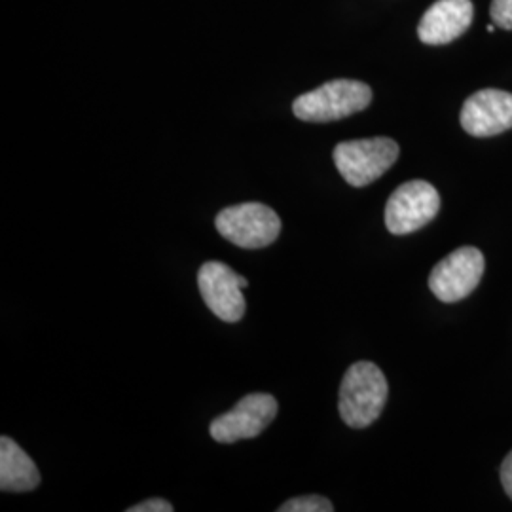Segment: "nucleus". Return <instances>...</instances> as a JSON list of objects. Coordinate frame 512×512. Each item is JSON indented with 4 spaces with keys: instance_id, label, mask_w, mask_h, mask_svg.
Instances as JSON below:
<instances>
[{
    "instance_id": "obj_10",
    "label": "nucleus",
    "mask_w": 512,
    "mask_h": 512,
    "mask_svg": "<svg viewBox=\"0 0 512 512\" xmlns=\"http://www.w3.org/2000/svg\"><path fill=\"white\" fill-rule=\"evenodd\" d=\"M471 0H439L421 18L418 35L421 42L439 46L461 37L473 21Z\"/></svg>"
},
{
    "instance_id": "obj_2",
    "label": "nucleus",
    "mask_w": 512,
    "mask_h": 512,
    "mask_svg": "<svg viewBox=\"0 0 512 512\" xmlns=\"http://www.w3.org/2000/svg\"><path fill=\"white\" fill-rule=\"evenodd\" d=\"M372 101V90L359 80H332L317 90L300 95L293 103L296 118L304 122H334L365 110Z\"/></svg>"
},
{
    "instance_id": "obj_6",
    "label": "nucleus",
    "mask_w": 512,
    "mask_h": 512,
    "mask_svg": "<svg viewBox=\"0 0 512 512\" xmlns=\"http://www.w3.org/2000/svg\"><path fill=\"white\" fill-rule=\"evenodd\" d=\"M277 416V401L268 393H251L243 397L230 412L211 421L209 433L220 444L255 439Z\"/></svg>"
},
{
    "instance_id": "obj_14",
    "label": "nucleus",
    "mask_w": 512,
    "mask_h": 512,
    "mask_svg": "<svg viewBox=\"0 0 512 512\" xmlns=\"http://www.w3.org/2000/svg\"><path fill=\"white\" fill-rule=\"evenodd\" d=\"M128 512H173V505L160 497H152V499H147V501L131 507Z\"/></svg>"
},
{
    "instance_id": "obj_11",
    "label": "nucleus",
    "mask_w": 512,
    "mask_h": 512,
    "mask_svg": "<svg viewBox=\"0 0 512 512\" xmlns=\"http://www.w3.org/2000/svg\"><path fill=\"white\" fill-rule=\"evenodd\" d=\"M40 484L35 461L16 440L0 439V490L2 492H31Z\"/></svg>"
},
{
    "instance_id": "obj_7",
    "label": "nucleus",
    "mask_w": 512,
    "mask_h": 512,
    "mask_svg": "<svg viewBox=\"0 0 512 512\" xmlns=\"http://www.w3.org/2000/svg\"><path fill=\"white\" fill-rule=\"evenodd\" d=\"M484 274V255L476 247H459L442 258L429 275V289L440 302L452 304L475 291Z\"/></svg>"
},
{
    "instance_id": "obj_9",
    "label": "nucleus",
    "mask_w": 512,
    "mask_h": 512,
    "mask_svg": "<svg viewBox=\"0 0 512 512\" xmlns=\"http://www.w3.org/2000/svg\"><path fill=\"white\" fill-rule=\"evenodd\" d=\"M461 128L473 137H494L512 128V93L480 90L461 109Z\"/></svg>"
},
{
    "instance_id": "obj_13",
    "label": "nucleus",
    "mask_w": 512,
    "mask_h": 512,
    "mask_svg": "<svg viewBox=\"0 0 512 512\" xmlns=\"http://www.w3.org/2000/svg\"><path fill=\"white\" fill-rule=\"evenodd\" d=\"M490 14L495 25L503 29H512V0H494Z\"/></svg>"
},
{
    "instance_id": "obj_8",
    "label": "nucleus",
    "mask_w": 512,
    "mask_h": 512,
    "mask_svg": "<svg viewBox=\"0 0 512 512\" xmlns=\"http://www.w3.org/2000/svg\"><path fill=\"white\" fill-rule=\"evenodd\" d=\"M198 287L203 302L219 319L238 323L245 315V298L239 285V275L222 262H205L198 272Z\"/></svg>"
},
{
    "instance_id": "obj_1",
    "label": "nucleus",
    "mask_w": 512,
    "mask_h": 512,
    "mask_svg": "<svg viewBox=\"0 0 512 512\" xmlns=\"http://www.w3.org/2000/svg\"><path fill=\"white\" fill-rule=\"evenodd\" d=\"M389 395L384 372L368 361L351 365L340 384L338 410L351 429H365L380 418Z\"/></svg>"
},
{
    "instance_id": "obj_15",
    "label": "nucleus",
    "mask_w": 512,
    "mask_h": 512,
    "mask_svg": "<svg viewBox=\"0 0 512 512\" xmlns=\"http://www.w3.org/2000/svg\"><path fill=\"white\" fill-rule=\"evenodd\" d=\"M501 484L505 494L512 499V450L511 454L503 459V465H501Z\"/></svg>"
},
{
    "instance_id": "obj_4",
    "label": "nucleus",
    "mask_w": 512,
    "mask_h": 512,
    "mask_svg": "<svg viewBox=\"0 0 512 512\" xmlns=\"http://www.w3.org/2000/svg\"><path fill=\"white\" fill-rule=\"evenodd\" d=\"M215 226L220 236L241 249H262L279 238L281 219L264 203H239L222 209Z\"/></svg>"
},
{
    "instance_id": "obj_16",
    "label": "nucleus",
    "mask_w": 512,
    "mask_h": 512,
    "mask_svg": "<svg viewBox=\"0 0 512 512\" xmlns=\"http://www.w3.org/2000/svg\"><path fill=\"white\" fill-rule=\"evenodd\" d=\"M239 285H241V289H247V287H249V281H247L243 275H239Z\"/></svg>"
},
{
    "instance_id": "obj_5",
    "label": "nucleus",
    "mask_w": 512,
    "mask_h": 512,
    "mask_svg": "<svg viewBox=\"0 0 512 512\" xmlns=\"http://www.w3.org/2000/svg\"><path fill=\"white\" fill-rule=\"evenodd\" d=\"M440 196L427 181L404 183L391 194L385 205V226L393 236L418 232L437 217Z\"/></svg>"
},
{
    "instance_id": "obj_3",
    "label": "nucleus",
    "mask_w": 512,
    "mask_h": 512,
    "mask_svg": "<svg viewBox=\"0 0 512 512\" xmlns=\"http://www.w3.org/2000/svg\"><path fill=\"white\" fill-rule=\"evenodd\" d=\"M399 145L389 137L346 141L334 148V164L346 183L363 188L378 181L399 158Z\"/></svg>"
},
{
    "instance_id": "obj_12",
    "label": "nucleus",
    "mask_w": 512,
    "mask_h": 512,
    "mask_svg": "<svg viewBox=\"0 0 512 512\" xmlns=\"http://www.w3.org/2000/svg\"><path fill=\"white\" fill-rule=\"evenodd\" d=\"M279 512H332L334 507L327 497L321 495H302L285 501L279 509Z\"/></svg>"
}]
</instances>
